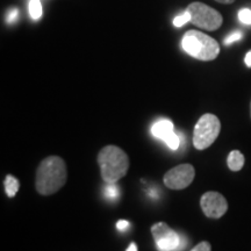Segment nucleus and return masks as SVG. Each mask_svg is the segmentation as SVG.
<instances>
[{"instance_id":"17","label":"nucleus","mask_w":251,"mask_h":251,"mask_svg":"<svg viewBox=\"0 0 251 251\" xmlns=\"http://www.w3.org/2000/svg\"><path fill=\"white\" fill-rule=\"evenodd\" d=\"M242 36H243L242 31H240V30L233 31V33L229 34V35L225 39V41H224L225 46H230V45H233L234 42H237V41H240L241 39H242Z\"/></svg>"},{"instance_id":"15","label":"nucleus","mask_w":251,"mask_h":251,"mask_svg":"<svg viewBox=\"0 0 251 251\" xmlns=\"http://www.w3.org/2000/svg\"><path fill=\"white\" fill-rule=\"evenodd\" d=\"M238 20L244 25L251 26V9L249 8H242L237 14Z\"/></svg>"},{"instance_id":"20","label":"nucleus","mask_w":251,"mask_h":251,"mask_svg":"<svg viewBox=\"0 0 251 251\" xmlns=\"http://www.w3.org/2000/svg\"><path fill=\"white\" fill-rule=\"evenodd\" d=\"M128 228H129V222L126 220H120L117 222V229L119 231H126Z\"/></svg>"},{"instance_id":"3","label":"nucleus","mask_w":251,"mask_h":251,"mask_svg":"<svg viewBox=\"0 0 251 251\" xmlns=\"http://www.w3.org/2000/svg\"><path fill=\"white\" fill-rule=\"evenodd\" d=\"M184 51L199 61H213L220 54V46L216 40L199 30H188L181 40Z\"/></svg>"},{"instance_id":"1","label":"nucleus","mask_w":251,"mask_h":251,"mask_svg":"<svg viewBox=\"0 0 251 251\" xmlns=\"http://www.w3.org/2000/svg\"><path fill=\"white\" fill-rule=\"evenodd\" d=\"M68 170L64 159L49 156L37 166L35 176L36 191L42 196H51L67 183Z\"/></svg>"},{"instance_id":"6","label":"nucleus","mask_w":251,"mask_h":251,"mask_svg":"<svg viewBox=\"0 0 251 251\" xmlns=\"http://www.w3.org/2000/svg\"><path fill=\"white\" fill-rule=\"evenodd\" d=\"M186 11L191 14V23L202 29L216 30L224 23V18L220 12L202 2H192L187 6Z\"/></svg>"},{"instance_id":"9","label":"nucleus","mask_w":251,"mask_h":251,"mask_svg":"<svg viewBox=\"0 0 251 251\" xmlns=\"http://www.w3.org/2000/svg\"><path fill=\"white\" fill-rule=\"evenodd\" d=\"M174 124L172 121L168 120V119H161L157 122H155L151 128V134L156 139L164 140L169 134L174 131Z\"/></svg>"},{"instance_id":"2","label":"nucleus","mask_w":251,"mask_h":251,"mask_svg":"<svg viewBox=\"0 0 251 251\" xmlns=\"http://www.w3.org/2000/svg\"><path fill=\"white\" fill-rule=\"evenodd\" d=\"M98 164L103 181L114 184L127 175L129 169V158L119 147L106 146L98 153Z\"/></svg>"},{"instance_id":"22","label":"nucleus","mask_w":251,"mask_h":251,"mask_svg":"<svg viewBox=\"0 0 251 251\" xmlns=\"http://www.w3.org/2000/svg\"><path fill=\"white\" fill-rule=\"evenodd\" d=\"M126 251H137V246H136V243H130V246L128 247V249L126 250Z\"/></svg>"},{"instance_id":"5","label":"nucleus","mask_w":251,"mask_h":251,"mask_svg":"<svg viewBox=\"0 0 251 251\" xmlns=\"http://www.w3.org/2000/svg\"><path fill=\"white\" fill-rule=\"evenodd\" d=\"M151 234L159 251H183L188 241L184 235L176 233L165 222H157L151 226Z\"/></svg>"},{"instance_id":"8","label":"nucleus","mask_w":251,"mask_h":251,"mask_svg":"<svg viewBox=\"0 0 251 251\" xmlns=\"http://www.w3.org/2000/svg\"><path fill=\"white\" fill-rule=\"evenodd\" d=\"M200 206L207 218L220 219L226 214L228 202L226 198L219 192H206L200 199Z\"/></svg>"},{"instance_id":"19","label":"nucleus","mask_w":251,"mask_h":251,"mask_svg":"<svg viewBox=\"0 0 251 251\" xmlns=\"http://www.w3.org/2000/svg\"><path fill=\"white\" fill-rule=\"evenodd\" d=\"M191 251H212V247L208 242L203 241V242H200L199 244H197V246L194 247Z\"/></svg>"},{"instance_id":"24","label":"nucleus","mask_w":251,"mask_h":251,"mask_svg":"<svg viewBox=\"0 0 251 251\" xmlns=\"http://www.w3.org/2000/svg\"><path fill=\"white\" fill-rule=\"evenodd\" d=\"M250 117H251V103H250Z\"/></svg>"},{"instance_id":"4","label":"nucleus","mask_w":251,"mask_h":251,"mask_svg":"<svg viewBox=\"0 0 251 251\" xmlns=\"http://www.w3.org/2000/svg\"><path fill=\"white\" fill-rule=\"evenodd\" d=\"M221 130L219 118L211 113L203 114L198 120L193 130V146L198 150H205L215 142Z\"/></svg>"},{"instance_id":"16","label":"nucleus","mask_w":251,"mask_h":251,"mask_svg":"<svg viewBox=\"0 0 251 251\" xmlns=\"http://www.w3.org/2000/svg\"><path fill=\"white\" fill-rule=\"evenodd\" d=\"M191 21V14L188 13L187 11H185L183 14L178 15V17H176L174 19V26L175 27H181L184 26L185 24L190 23Z\"/></svg>"},{"instance_id":"11","label":"nucleus","mask_w":251,"mask_h":251,"mask_svg":"<svg viewBox=\"0 0 251 251\" xmlns=\"http://www.w3.org/2000/svg\"><path fill=\"white\" fill-rule=\"evenodd\" d=\"M4 184H5L6 194H7L9 198H13L15 194L18 193L19 188H20V184H19V180L11 175L6 176V179H5Z\"/></svg>"},{"instance_id":"7","label":"nucleus","mask_w":251,"mask_h":251,"mask_svg":"<svg viewBox=\"0 0 251 251\" xmlns=\"http://www.w3.org/2000/svg\"><path fill=\"white\" fill-rule=\"evenodd\" d=\"M196 170L193 165L180 164L166 172L163 181L165 186L171 190H184L192 184Z\"/></svg>"},{"instance_id":"18","label":"nucleus","mask_w":251,"mask_h":251,"mask_svg":"<svg viewBox=\"0 0 251 251\" xmlns=\"http://www.w3.org/2000/svg\"><path fill=\"white\" fill-rule=\"evenodd\" d=\"M18 15H19V11L17 8L9 9V11L7 12V14H6V23L7 24L14 23V21L18 19Z\"/></svg>"},{"instance_id":"10","label":"nucleus","mask_w":251,"mask_h":251,"mask_svg":"<svg viewBox=\"0 0 251 251\" xmlns=\"http://www.w3.org/2000/svg\"><path fill=\"white\" fill-rule=\"evenodd\" d=\"M228 168L231 171H240L244 165V156L243 153L238 150H233L228 155L227 158Z\"/></svg>"},{"instance_id":"23","label":"nucleus","mask_w":251,"mask_h":251,"mask_svg":"<svg viewBox=\"0 0 251 251\" xmlns=\"http://www.w3.org/2000/svg\"><path fill=\"white\" fill-rule=\"evenodd\" d=\"M215 1L221 2V4H233L235 0H215Z\"/></svg>"},{"instance_id":"12","label":"nucleus","mask_w":251,"mask_h":251,"mask_svg":"<svg viewBox=\"0 0 251 251\" xmlns=\"http://www.w3.org/2000/svg\"><path fill=\"white\" fill-rule=\"evenodd\" d=\"M28 11H29V15L33 20H39L43 15V8L41 0H30L28 4Z\"/></svg>"},{"instance_id":"13","label":"nucleus","mask_w":251,"mask_h":251,"mask_svg":"<svg viewBox=\"0 0 251 251\" xmlns=\"http://www.w3.org/2000/svg\"><path fill=\"white\" fill-rule=\"evenodd\" d=\"M163 141H164V142L168 144L169 148L172 150H178V148H179L180 146V137L178 136L175 131H172V133L169 134Z\"/></svg>"},{"instance_id":"21","label":"nucleus","mask_w":251,"mask_h":251,"mask_svg":"<svg viewBox=\"0 0 251 251\" xmlns=\"http://www.w3.org/2000/svg\"><path fill=\"white\" fill-rule=\"evenodd\" d=\"M244 62H246L247 67L251 68V50L246 55V58H244Z\"/></svg>"},{"instance_id":"14","label":"nucleus","mask_w":251,"mask_h":251,"mask_svg":"<svg viewBox=\"0 0 251 251\" xmlns=\"http://www.w3.org/2000/svg\"><path fill=\"white\" fill-rule=\"evenodd\" d=\"M114 184H107V186L105 187V196L108 198V199H117L119 198V194H120V191H119V187Z\"/></svg>"}]
</instances>
